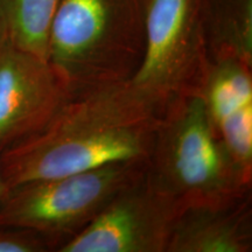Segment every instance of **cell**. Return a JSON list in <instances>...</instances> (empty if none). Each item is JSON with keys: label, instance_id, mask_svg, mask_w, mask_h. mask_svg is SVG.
Listing matches in <instances>:
<instances>
[{"label": "cell", "instance_id": "9c48e42d", "mask_svg": "<svg viewBox=\"0 0 252 252\" xmlns=\"http://www.w3.org/2000/svg\"><path fill=\"white\" fill-rule=\"evenodd\" d=\"M251 193L213 203L184 207L166 252H251Z\"/></svg>", "mask_w": 252, "mask_h": 252}, {"label": "cell", "instance_id": "277c9868", "mask_svg": "<svg viewBox=\"0 0 252 252\" xmlns=\"http://www.w3.org/2000/svg\"><path fill=\"white\" fill-rule=\"evenodd\" d=\"M145 169L146 162L122 161L17 186L0 207V224L36 230L55 242L58 252Z\"/></svg>", "mask_w": 252, "mask_h": 252}, {"label": "cell", "instance_id": "ba28073f", "mask_svg": "<svg viewBox=\"0 0 252 252\" xmlns=\"http://www.w3.org/2000/svg\"><path fill=\"white\" fill-rule=\"evenodd\" d=\"M196 93L216 134L245 174L252 176V65L208 58Z\"/></svg>", "mask_w": 252, "mask_h": 252}, {"label": "cell", "instance_id": "3957f363", "mask_svg": "<svg viewBox=\"0 0 252 252\" xmlns=\"http://www.w3.org/2000/svg\"><path fill=\"white\" fill-rule=\"evenodd\" d=\"M145 176L182 208L243 196L252 187V176L239 168L216 134L196 91L176 97L163 108Z\"/></svg>", "mask_w": 252, "mask_h": 252}, {"label": "cell", "instance_id": "7c38bea8", "mask_svg": "<svg viewBox=\"0 0 252 252\" xmlns=\"http://www.w3.org/2000/svg\"><path fill=\"white\" fill-rule=\"evenodd\" d=\"M56 243L36 230L0 224V252H56Z\"/></svg>", "mask_w": 252, "mask_h": 252}, {"label": "cell", "instance_id": "5b68a950", "mask_svg": "<svg viewBox=\"0 0 252 252\" xmlns=\"http://www.w3.org/2000/svg\"><path fill=\"white\" fill-rule=\"evenodd\" d=\"M206 0H143L144 58L131 83L160 110L195 91L208 55Z\"/></svg>", "mask_w": 252, "mask_h": 252}, {"label": "cell", "instance_id": "8fae6325", "mask_svg": "<svg viewBox=\"0 0 252 252\" xmlns=\"http://www.w3.org/2000/svg\"><path fill=\"white\" fill-rule=\"evenodd\" d=\"M59 0H0L6 35L18 48L48 60L49 28Z\"/></svg>", "mask_w": 252, "mask_h": 252}, {"label": "cell", "instance_id": "6da1fadb", "mask_svg": "<svg viewBox=\"0 0 252 252\" xmlns=\"http://www.w3.org/2000/svg\"><path fill=\"white\" fill-rule=\"evenodd\" d=\"M161 110L131 81L70 93L41 130L0 152L8 189L122 161L146 162Z\"/></svg>", "mask_w": 252, "mask_h": 252}, {"label": "cell", "instance_id": "8992f818", "mask_svg": "<svg viewBox=\"0 0 252 252\" xmlns=\"http://www.w3.org/2000/svg\"><path fill=\"white\" fill-rule=\"evenodd\" d=\"M182 206L145 174L123 188L58 252H166Z\"/></svg>", "mask_w": 252, "mask_h": 252}, {"label": "cell", "instance_id": "5bb4252c", "mask_svg": "<svg viewBox=\"0 0 252 252\" xmlns=\"http://www.w3.org/2000/svg\"><path fill=\"white\" fill-rule=\"evenodd\" d=\"M5 37H6L5 26H4V23H2V20H1V17H0V45H1Z\"/></svg>", "mask_w": 252, "mask_h": 252}, {"label": "cell", "instance_id": "52a82bcc", "mask_svg": "<svg viewBox=\"0 0 252 252\" xmlns=\"http://www.w3.org/2000/svg\"><path fill=\"white\" fill-rule=\"evenodd\" d=\"M70 90L48 60L0 45V152L34 134L65 102Z\"/></svg>", "mask_w": 252, "mask_h": 252}, {"label": "cell", "instance_id": "7a4b0ae2", "mask_svg": "<svg viewBox=\"0 0 252 252\" xmlns=\"http://www.w3.org/2000/svg\"><path fill=\"white\" fill-rule=\"evenodd\" d=\"M144 49L143 0H59L48 61L70 93L131 81Z\"/></svg>", "mask_w": 252, "mask_h": 252}, {"label": "cell", "instance_id": "4fadbf2b", "mask_svg": "<svg viewBox=\"0 0 252 252\" xmlns=\"http://www.w3.org/2000/svg\"><path fill=\"white\" fill-rule=\"evenodd\" d=\"M8 187L6 186L4 179H2V175H1V171H0V207H1V204L4 203L5 198L7 197V194H8Z\"/></svg>", "mask_w": 252, "mask_h": 252}, {"label": "cell", "instance_id": "30bf717a", "mask_svg": "<svg viewBox=\"0 0 252 252\" xmlns=\"http://www.w3.org/2000/svg\"><path fill=\"white\" fill-rule=\"evenodd\" d=\"M204 39L208 58L252 65V0H206Z\"/></svg>", "mask_w": 252, "mask_h": 252}]
</instances>
